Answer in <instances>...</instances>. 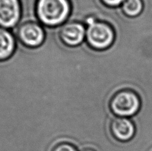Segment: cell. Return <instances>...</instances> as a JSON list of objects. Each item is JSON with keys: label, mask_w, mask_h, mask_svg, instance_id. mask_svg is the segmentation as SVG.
Wrapping results in <instances>:
<instances>
[{"label": "cell", "mask_w": 152, "mask_h": 151, "mask_svg": "<svg viewBox=\"0 0 152 151\" xmlns=\"http://www.w3.org/2000/svg\"><path fill=\"white\" fill-rule=\"evenodd\" d=\"M72 12L69 0H37L36 14L41 23L54 28L64 23Z\"/></svg>", "instance_id": "cell-1"}, {"label": "cell", "mask_w": 152, "mask_h": 151, "mask_svg": "<svg viewBox=\"0 0 152 151\" xmlns=\"http://www.w3.org/2000/svg\"><path fill=\"white\" fill-rule=\"evenodd\" d=\"M86 38L92 49L102 51L109 47L114 40V33L108 24L98 21L94 17H87Z\"/></svg>", "instance_id": "cell-2"}, {"label": "cell", "mask_w": 152, "mask_h": 151, "mask_svg": "<svg viewBox=\"0 0 152 151\" xmlns=\"http://www.w3.org/2000/svg\"><path fill=\"white\" fill-rule=\"evenodd\" d=\"M17 36L24 47L36 49L44 44L45 30L40 24L34 21H28L21 24L17 31Z\"/></svg>", "instance_id": "cell-3"}, {"label": "cell", "mask_w": 152, "mask_h": 151, "mask_svg": "<svg viewBox=\"0 0 152 151\" xmlns=\"http://www.w3.org/2000/svg\"><path fill=\"white\" fill-rule=\"evenodd\" d=\"M140 106L138 98L134 93L123 91L114 96L110 103L112 111L120 117L134 115Z\"/></svg>", "instance_id": "cell-4"}, {"label": "cell", "mask_w": 152, "mask_h": 151, "mask_svg": "<svg viewBox=\"0 0 152 151\" xmlns=\"http://www.w3.org/2000/svg\"><path fill=\"white\" fill-rule=\"evenodd\" d=\"M86 35V28L83 23L70 21L61 26L59 31V38L66 47L75 48L81 45Z\"/></svg>", "instance_id": "cell-5"}, {"label": "cell", "mask_w": 152, "mask_h": 151, "mask_svg": "<svg viewBox=\"0 0 152 151\" xmlns=\"http://www.w3.org/2000/svg\"><path fill=\"white\" fill-rule=\"evenodd\" d=\"M20 0H0V28H14L20 20Z\"/></svg>", "instance_id": "cell-6"}, {"label": "cell", "mask_w": 152, "mask_h": 151, "mask_svg": "<svg viewBox=\"0 0 152 151\" xmlns=\"http://www.w3.org/2000/svg\"><path fill=\"white\" fill-rule=\"evenodd\" d=\"M110 131L113 138L121 142L132 141L135 134L134 125L125 117H118L113 120Z\"/></svg>", "instance_id": "cell-7"}, {"label": "cell", "mask_w": 152, "mask_h": 151, "mask_svg": "<svg viewBox=\"0 0 152 151\" xmlns=\"http://www.w3.org/2000/svg\"><path fill=\"white\" fill-rule=\"evenodd\" d=\"M16 49V41L13 35L7 29L0 28V61L10 59Z\"/></svg>", "instance_id": "cell-8"}, {"label": "cell", "mask_w": 152, "mask_h": 151, "mask_svg": "<svg viewBox=\"0 0 152 151\" xmlns=\"http://www.w3.org/2000/svg\"><path fill=\"white\" fill-rule=\"evenodd\" d=\"M142 0H124L122 9L127 15L135 16L140 14L142 10Z\"/></svg>", "instance_id": "cell-9"}, {"label": "cell", "mask_w": 152, "mask_h": 151, "mask_svg": "<svg viewBox=\"0 0 152 151\" xmlns=\"http://www.w3.org/2000/svg\"><path fill=\"white\" fill-rule=\"evenodd\" d=\"M52 151H77L74 145L68 142H61L53 147Z\"/></svg>", "instance_id": "cell-10"}, {"label": "cell", "mask_w": 152, "mask_h": 151, "mask_svg": "<svg viewBox=\"0 0 152 151\" xmlns=\"http://www.w3.org/2000/svg\"><path fill=\"white\" fill-rule=\"evenodd\" d=\"M102 4L109 7H116L123 4L124 0H100Z\"/></svg>", "instance_id": "cell-11"}, {"label": "cell", "mask_w": 152, "mask_h": 151, "mask_svg": "<svg viewBox=\"0 0 152 151\" xmlns=\"http://www.w3.org/2000/svg\"><path fill=\"white\" fill-rule=\"evenodd\" d=\"M81 151H96L94 149H90V148H86V149H84L83 150H82Z\"/></svg>", "instance_id": "cell-12"}]
</instances>
